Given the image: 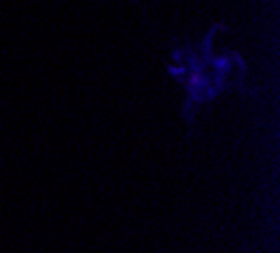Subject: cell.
Instances as JSON below:
<instances>
[{"label":"cell","instance_id":"obj_1","mask_svg":"<svg viewBox=\"0 0 280 253\" xmlns=\"http://www.w3.org/2000/svg\"><path fill=\"white\" fill-rule=\"evenodd\" d=\"M225 28L217 23L210 33H204V38L199 43H189L182 41L172 51V63L167 71L172 79H177L184 89V119L192 129L195 122V109L204 107V104L214 101L220 94L235 89L240 94L253 96L255 89L247 86V66L245 58L240 53H214V33Z\"/></svg>","mask_w":280,"mask_h":253}]
</instances>
